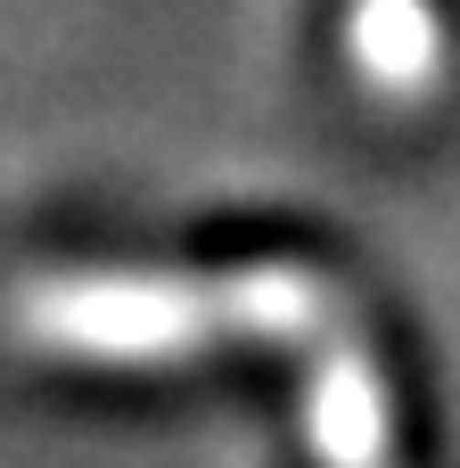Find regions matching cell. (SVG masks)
<instances>
[{
    "label": "cell",
    "mask_w": 460,
    "mask_h": 468,
    "mask_svg": "<svg viewBox=\"0 0 460 468\" xmlns=\"http://www.w3.org/2000/svg\"><path fill=\"white\" fill-rule=\"evenodd\" d=\"M16 337L74 370H165L206 354L214 337H313L329 296L296 263H255L230 280H165V271H41L8 304Z\"/></svg>",
    "instance_id": "1"
}]
</instances>
